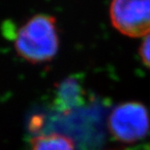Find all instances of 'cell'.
I'll return each instance as SVG.
<instances>
[{
  "instance_id": "6da1fadb",
  "label": "cell",
  "mask_w": 150,
  "mask_h": 150,
  "mask_svg": "<svg viewBox=\"0 0 150 150\" xmlns=\"http://www.w3.org/2000/svg\"><path fill=\"white\" fill-rule=\"evenodd\" d=\"M55 19L39 14L30 18L14 34L15 49L30 62H44L56 55L59 46Z\"/></svg>"
},
{
  "instance_id": "277c9868",
  "label": "cell",
  "mask_w": 150,
  "mask_h": 150,
  "mask_svg": "<svg viewBox=\"0 0 150 150\" xmlns=\"http://www.w3.org/2000/svg\"><path fill=\"white\" fill-rule=\"evenodd\" d=\"M31 150H76L74 142L60 133H46L37 136L31 141Z\"/></svg>"
},
{
  "instance_id": "5b68a950",
  "label": "cell",
  "mask_w": 150,
  "mask_h": 150,
  "mask_svg": "<svg viewBox=\"0 0 150 150\" xmlns=\"http://www.w3.org/2000/svg\"><path fill=\"white\" fill-rule=\"evenodd\" d=\"M81 89L75 81H67L59 89L57 104L61 111H67L81 101Z\"/></svg>"
},
{
  "instance_id": "3957f363",
  "label": "cell",
  "mask_w": 150,
  "mask_h": 150,
  "mask_svg": "<svg viewBox=\"0 0 150 150\" xmlns=\"http://www.w3.org/2000/svg\"><path fill=\"white\" fill-rule=\"evenodd\" d=\"M110 15L113 27L121 33L131 37L150 33V0H116L110 4Z\"/></svg>"
},
{
  "instance_id": "7a4b0ae2",
  "label": "cell",
  "mask_w": 150,
  "mask_h": 150,
  "mask_svg": "<svg viewBox=\"0 0 150 150\" xmlns=\"http://www.w3.org/2000/svg\"><path fill=\"white\" fill-rule=\"evenodd\" d=\"M108 128L114 138L120 141H139L149 132V113L144 105L139 103H121L110 113Z\"/></svg>"
},
{
  "instance_id": "8992f818",
  "label": "cell",
  "mask_w": 150,
  "mask_h": 150,
  "mask_svg": "<svg viewBox=\"0 0 150 150\" xmlns=\"http://www.w3.org/2000/svg\"><path fill=\"white\" fill-rule=\"evenodd\" d=\"M139 54L144 65L150 68V33L146 35L144 40L142 41L139 48Z\"/></svg>"
}]
</instances>
